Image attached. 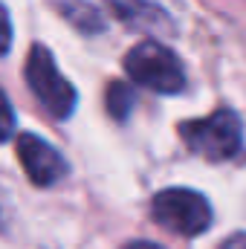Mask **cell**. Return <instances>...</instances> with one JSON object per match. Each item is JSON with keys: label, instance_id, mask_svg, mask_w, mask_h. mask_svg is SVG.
I'll return each instance as SVG.
<instances>
[{"label": "cell", "instance_id": "6da1fadb", "mask_svg": "<svg viewBox=\"0 0 246 249\" xmlns=\"http://www.w3.org/2000/svg\"><path fill=\"white\" fill-rule=\"evenodd\" d=\"M180 136L188 145L191 154L209 160V162H223L232 160L241 151L244 142V124L241 116L232 110H217L206 119H191L180 124Z\"/></svg>", "mask_w": 246, "mask_h": 249}, {"label": "cell", "instance_id": "7a4b0ae2", "mask_svg": "<svg viewBox=\"0 0 246 249\" xmlns=\"http://www.w3.org/2000/svg\"><path fill=\"white\" fill-rule=\"evenodd\" d=\"M124 70L136 84H142V87H148L154 93L174 96L185 87V72L180 58L168 47H162L157 41L136 44L124 55Z\"/></svg>", "mask_w": 246, "mask_h": 249}, {"label": "cell", "instance_id": "3957f363", "mask_svg": "<svg viewBox=\"0 0 246 249\" xmlns=\"http://www.w3.org/2000/svg\"><path fill=\"white\" fill-rule=\"evenodd\" d=\"M154 220L183 238H197L211 223V206L200 191L191 188H165L151 203Z\"/></svg>", "mask_w": 246, "mask_h": 249}, {"label": "cell", "instance_id": "277c9868", "mask_svg": "<svg viewBox=\"0 0 246 249\" xmlns=\"http://www.w3.org/2000/svg\"><path fill=\"white\" fill-rule=\"evenodd\" d=\"M26 81L35 93V99L55 116L67 119L75 107V87L61 75V70L55 67V58L47 47H32L29 58H26Z\"/></svg>", "mask_w": 246, "mask_h": 249}, {"label": "cell", "instance_id": "5b68a950", "mask_svg": "<svg viewBox=\"0 0 246 249\" xmlns=\"http://www.w3.org/2000/svg\"><path fill=\"white\" fill-rule=\"evenodd\" d=\"M15 154H18L20 168L26 171V177L41 188L55 186L64 174H67L64 157L50 145V142H44V139L35 136V133H20L18 142H15Z\"/></svg>", "mask_w": 246, "mask_h": 249}, {"label": "cell", "instance_id": "8992f818", "mask_svg": "<svg viewBox=\"0 0 246 249\" xmlns=\"http://www.w3.org/2000/svg\"><path fill=\"white\" fill-rule=\"evenodd\" d=\"M133 105H136V93L127 84L113 81L107 87V110H110L113 119H127V113L133 110Z\"/></svg>", "mask_w": 246, "mask_h": 249}, {"label": "cell", "instance_id": "52a82bcc", "mask_svg": "<svg viewBox=\"0 0 246 249\" xmlns=\"http://www.w3.org/2000/svg\"><path fill=\"white\" fill-rule=\"evenodd\" d=\"M107 3L116 9V15H122L130 23H139V20H148L151 15H157V6H151L145 0H107Z\"/></svg>", "mask_w": 246, "mask_h": 249}, {"label": "cell", "instance_id": "ba28073f", "mask_svg": "<svg viewBox=\"0 0 246 249\" xmlns=\"http://www.w3.org/2000/svg\"><path fill=\"white\" fill-rule=\"evenodd\" d=\"M12 130H15V113H12V105H9L6 93L0 90V142L9 139Z\"/></svg>", "mask_w": 246, "mask_h": 249}, {"label": "cell", "instance_id": "9c48e42d", "mask_svg": "<svg viewBox=\"0 0 246 249\" xmlns=\"http://www.w3.org/2000/svg\"><path fill=\"white\" fill-rule=\"evenodd\" d=\"M9 47H12V20H9L6 6L0 3V55H6Z\"/></svg>", "mask_w": 246, "mask_h": 249}, {"label": "cell", "instance_id": "30bf717a", "mask_svg": "<svg viewBox=\"0 0 246 249\" xmlns=\"http://www.w3.org/2000/svg\"><path fill=\"white\" fill-rule=\"evenodd\" d=\"M220 249H246V232H235V235H229Z\"/></svg>", "mask_w": 246, "mask_h": 249}, {"label": "cell", "instance_id": "8fae6325", "mask_svg": "<svg viewBox=\"0 0 246 249\" xmlns=\"http://www.w3.org/2000/svg\"><path fill=\"white\" fill-rule=\"evenodd\" d=\"M122 249H162L159 244H154V241H133V244H127Z\"/></svg>", "mask_w": 246, "mask_h": 249}]
</instances>
